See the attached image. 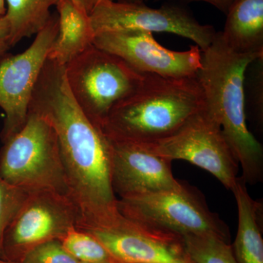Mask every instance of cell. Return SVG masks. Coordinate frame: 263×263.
<instances>
[{"label": "cell", "mask_w": 263, "mask_h": 263, "mask_svg": "<svg viewBox=\"0 0 263 263\" xmlns=\"http://www.w3.org/2000/svg\"><path fill=\"white\" fill-rule=\"evenodd\" d=\"M29 110L46 118L56 131L69 195L80 217L76 228L98 229L117 222L122 214L112 186L110 141L74 100L65 66L48 59Z\"/></svg>", "instance_id": "6da1fadb"}, {"label": "cell", "mask_w": 263, "mask_h": 263, "mask_svg": "<svg viewBox=\"0 0 263 263\" xmlns=\"http://www.w3.org/2000/svg\"><path fill=\"white\" fill-rule=\"evenodd\" d=\"M263 54H239L228 47L216 32L209 48L202 51L197 78L203 94L204 107L221 126L223 134L241 166V179L255 184L263 179L262 144L247 124L245 96L246 71Z\"/></svg>", "instance_id": "7a4b0ae2"}, {"label": "cell", "mask_w": 263, "mask_h": 263, "mask_svg": "<svg viewBox=\"0 0 263 263\" xmlns=\"http://www.w3.org/2000/svg\"><path fill=\"white\" fill-rule=\"evenodd\" d=\"M203 105L197 77L143 74L137 89L111 109L101 129L110 138L148 144L172 136Z\"/></svg>", "instance_id": "3957f363"}, {"label": "cell", "mask_w": 263, "mask_h": 263, "mask_svg": "<svg viewBox=\"0 0 263 263\" xmlns=\"http://www.w3.org/2000/svg\"><path fill=\"white\" fill-rule=\"evenodd\" d=\"M0 176L27 193L49 190L70 197L58 138L46 118L29 110L23 128L3 143Z\"/></svg>", "instance_id": "277c9868"}, {"label": "cell", "mask_w": 263, "mask_h": 263, "mask_svg": "<svg viewBox=\"0 0 263 263\" xmlns=\"http://www.w3.org/2000/svg\"><path fill=\"white\" fill-rule=\"evenodd\" d=\"M65 67L74 100L100 128L111 109L133 93L143 77L120 57L94 45Z\"/></svg>", "instance_id": "5b68a950"}, {"label": "cell", "mask_w": 263, "mask_h": 263, "mask_svg": "<svg viewBox=\"0 0 263 263\" xmlns=\"http://www.w3.org/2000/svg\"><path fill=\"white\" fill-rule=\"evenodd\" d=\"M118 209L127 219L183 235H213L230 241L228 227L208 206L196 188L179 187L118 199Z\"/></svg>", "instance_id": "8992f818"}, {"label": "cell", "mask_w": 263, "mask_h": 263, "mask_svg": "<svg viewBox=\"0 0 263 263\" xmlns=\"http://www.w3.org/2000/svg\"><path fill=\"white\" fill-rule=\"evenodd\" d=\"M141 145L153 155L171 161H187L205 170L231 191L239 178V164L221 126L204 105L172 136Z\"/></svg>", "instance_id": "52a82bcc"}, {"label": "cell", "mask_w": 263, "mask_h": 263, "mask_svg": "<svg viewBox=\"0 0 263 263\" xmlns=\"http://www.w3.org/2000/svg\"><path fill=\"white\" fill-rule=\"evenodd\" d=\"M79 221L77 208L67 195L49 190L29 193L5 230V259L22 263L31 249L50 240H61Z\"/></svg>", "instance_id": "ba28073f"}, {"label": "cell", "mask_w": 263, "mask_h": 263, "mask_svg": "<svg viewBox=\"0 0 263 263\" xmlns=\"http://www.w3.org/2000/svg\"><path fill=\"white\" fill-rule=\"evenodd\" d=\"M89 17L95 34L124 29L171 33L191 40L201 51L209 48L217 32L212 26L200 24L183 4L170 2L152 8L146 4L100 0Z\"/></svg>", "instance_id": "9c48e42d"}, {"label": "cell", "mask_w": 263, "mask_h": 263, "mask_svg": "<svg viewBox=\"0 0 263 263\" xmlns=\"http://www.w3.org/2000/svg\"><path fill=\"white\" fill-rule=\"evenodd\" d=\"M58 31V15L52 14L25 51L0 58V108L5 115L0 133L3 143L25 124L33 91Z\"/></svg>", "instance_id": "30bf717a"}, {"label": "cell", "mask_w": 263, "mask_h": 263, "mask_svg": "<svg viewBox=\"0 0 263 263\" xmlns=\"http://www.w3.org/2000/svg\"><path fill=\"white\" fill-rule=\"evenodd\" d=\"M93 45L120 57L141 74L183 79L197 77L202 51L192 46L185 51L167 49L157 42L153 33L139 29L107 31L95 34Z\"/></svg>", "instance_id": "8fae6325"}, {"label": "cell", "mask_w": 263, "mask_h": 263, "mask_svg": "<svg viewBox=\"0 0 263 263\" xmlns=\"http://www.w3.org/2000/svg\"><path fill=\"white\" fill-rule=\"evenodd\" d=\"M85 231L102 243L116 263H194L181 235L122 215L111 226Z\"/></svg>", "instance_id": "7c38bea8"}, {"label": "cell", "mask_w": 263, "mask_h": 263, "mask_svg": "<svg viewBox=\"0 0 263 263\" xmlns=\"http://www.w3.org/2000/svg\"><path fill=\"white\" fill-rule=\"evenodd\" d=\"M108 138L111 148L112 186L120 198L181 186L182 182L173 174L172 161L153 155L140 143Z\"/></svg>", "instance_id": "4fadbf2b"}, {"label": "cell", "mask_w": 263, "mask_h": 263, "mask_svg": "<svg viewBox=\"0 0 263 263\" xmlns=\"http://www.w3.org/2000/svg\"><path fill=\"white\" fill-rule=\"evenodd\" d=\"M59 31L48 59L65 66L92 46L95 34L89 14L72 0H60L56 5Z\"/></svg>", "instance_id": "5bb4252c"}, {"label": "cell", "mask_w": 263, "mask_h": 263, "mask_svg": "<svg viewBox=\"0 0 263 263\" xmlns=\"http://www.w3.org/2000/svg\"><path fill=\"white\" fill-rule=\"evenodd\" d=\"M221 34L239 54H263V0H236L227 13Z\"/></svg>", "instance_id": "9a60e30c"}, {"label": "cell", "mask_w": 263, "mask_h": 263, "mask_svg": "<svg viewBox=\"0 0 263 263\" xmlns=\"http://www.w3.org/2000/svg\"><path fill=\"white\" fill-rule=\"evenodd\" d=\"M232 192L238 216V231L232 246L235 259L238 263H263L262 204L250 196L247 183L240 177Z\"/></svg>", "instance_id": "2e32d148"}, {"label": "cell", "mask_w": 263, "mask_h": 263, "mask_svg": "<svg viewBox=\"0 0 263 263\" xmlns=\"http://www.w3.org/2000/svg\"><path fill=\"white\" fill-rule=\"evenodd\" d=\"M12 47L25 37L37 34L51 18V8L60 0H5Z\"/></svg>", "instance_id": "e0dca14e"}, {"label": "cell", "mask_w": 263, "mask_h": 263, "mask_svg": "<svg viewBox=\"0 0 263 263\" xmlns=\"http://www.w3.org/2000/svg\"><path fill=\"white\" fill-rule=\"evenodd\" d=\"M185 248L194 263H238L229 242L213 235H183Z\"/></svg>", "instance_id": "ac0fdd59"}, {"label": "cell", "mask_w": 263, "mask_h": 263, "mask_svg": "<svg viewBox=\"0 0 263 263\" xmlns=\"http://www.w3.org/2000/svg\"><path fill=\"white\" fill-rule=\"evenodd\" d=\"M66 250L79 262L116 263L115 259L92 235L74 227L61 240Z\"/></svg>", "instance_id": "d6986e66"}, {"label": "cell", "mask_w": 263, "mask_h": 263, "mask_svg": "<svg viewBox=\"0 0 263 263\" xmlns=\"http://www.w3.org/2000/svg\"><path fill=\"white\" fill-rule=\"evenodd\" d=\"M27 195L28 193L12 186L0 176V258L5 259L3 251L5 230L22 207Z\"/></svg>", "instance_id": "ffe728a7"}, {"label": "cell", "mask_w": 263, "mask_h": 263, "mask_svg": "<svg viewBox=\"0 0 263 263\" xmlns=\"http://www.w3.org/2000/svg\"><path fill=\"white\" fill-rule=\"evenodd\" d=\"M65 249L61 240H53L37 246L26 254L22 263H79Z\"/></svg>", "instance_id": "44dd1931"}, {"label": "cell", "mask_w": 263, "mask_h": 263, "mask_svg": "<svg viewBox=\"0 0 263 263\" xmlns=\"http://www.w3.org/2000/svg\"><path fill=\"white\" fill-rule=\"evenodd\" d=\"M10 29L6 15H0V58L10 47Z\"/></svg>", "instance_id": "7402d4cb"}, {"label": "cell", "mask_w": 263, "mask_h": 263, "mask_svg": "<svg viewBox=\"0 0 263 263\" xmlns=\"http://www.w3.org/2000/svg\"><path fill=\"white\" fill-rule=\"evenodd\" d=\"M154 1H164L170 3H193V2H204L215 7L218 10H220L224 14H227L230 7L233 5L236 0H154Z\"/></svg>", "instance_id": "603a6c76"}, {"label": "cell", "mask_w": 263, "mask_h": 263, "mask_svg": "<svg viewBox=\"0 0 263 263\" xmlns=\"http://www.w3.org/2000/svg\"><path fill=\"white\" fill-rule=\"evenodd\" d=\"M74 4L90 15L100 0H72Z\"/></svg>", "instance_id": "cb8c5ba5"}, {"label": "cell", "mask_w": 263, "mask_h": 263, "mask_svg": "<svg viewBox=\"0 0 263 263\" xmlns=\"http://www.w3.org/2000/svg\"><path fill=\"white\" fill-rule=\"evenodd\" d=\"M119 3H136V4H146L149 0H116Z\"/></svg>", "instance_id": "d4e9b609"}, {"label": "cell", "mask_w": 263, "mask_h": 263, "mask_svg": "<svg viewBox=\"0 0 263 263\" xmlns=\"http://www.w3.org/2000/svg\"><path fill=\"white\" fill-rule=\"evenodd\" d=\"M6 13L5 0H0V15H4Z\"/></svg>", "instance_id": "484cf974"}, {"label": "cell", "mask_w": 263, "mask_h": 263, "mask_svg": "<svg viewBox=\"0 0 263 263\" xmlns=\"http://www.w3.org/2000/svg\"><path fill=\"white\" fill-rule=\"evenodd\" d=\"M0 263H19V262H12V261L8 260V259L0 258Z\"/></svg>", "instance_id": "4316f807"}, {"label": "cell", "mask_w": 263, "mask_h": 263, "mask_svg": "<svg viewBox=\"0 0 263 263\" xmlns=\"http://www.w3.org/2000/svg\"><path fill=\"white\" fill-rule=\"evenodd\" d=\"M79 263H90V262H79Z\"/></svg>", "instance_id": "83f0119b"}]
</instances>
